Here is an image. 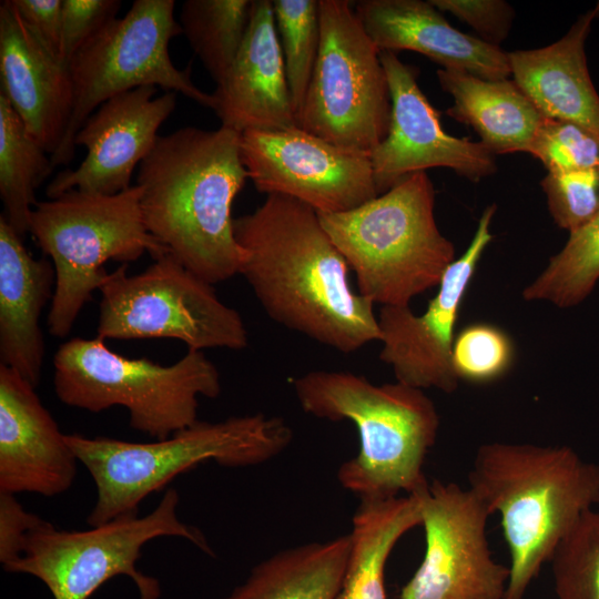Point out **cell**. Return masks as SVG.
Listing matches in <instances>:
<instances>
[{"label":"cell","instance_id":"7a4b0ae2","mask_svg":"<svg viewBox=\"0 0 599 599\" xmlns=\"http://www.w3.org/2000/svg\"><path fill=\"white\" fill-rule=\"evenodd\" d=\"M247 179L240 132L186 126L160 135L138 170L145 227L205 282L227 281L243 260L232 204Z\"/></svg>","mask_w":599,"mask_h":599},{"label":"cell","instance_id":"7c38bea8","mask_svg":"<svg viewBox=\"0 0 599 599\" xmlns=\"http://www.w3.org/2000/svg\"><path fill=\"white\" fill-rule=\"evenodd\" d=\"M348 0H318L321 43L297 126L370 153L387 135L392 99L380 51Z\"/></svg>","mask_w":599,"mask_h":599},{"label":"cell","instance_id":"e575fe53","mask_svg":"<svg viewBox=\"0 0 599 599\" xmlns=\"http://www.w3.org/2000/svg\"><path fill=\"white\" fill-rule=\"evenodd\" d=\"M120 0H62L61 58L71 59L118 17Z\"/></svg>","mask_w":599,"mask_h":599},{"label":"cell","instance_id":"3957f363","mask_svg":"<svg viewBox=\"0 0 599 599\" xmlns=\"http://www.w3.org/2000/svg\"><path fill=\"white\" fill-rule=\"evenodd\" d=\"M468 483L500 517L510 557L504 599H525L561 541L599 504V465L566 445L483 444Z\"/></svg>","mask_w":599,"mask_h":599},{"label":"cell","instance_id":"d4e9b609","mask_svg":"<svg viewBox=\"0 0 599 599\" xmlns=\"http://www.w3.org/2000/svg\"><path fill=\"white\" fill-rule=\"evenodd\" d=\"M351 551L349 534L276 552L223 599H336Z\"/></svg>","mask_w":599,"mask_h":599},{"label":"cell","instance_id":"30bf717a","mask_svg":"<svg viewBox=\"0 0 599 599\" xmlns=\"http://www.w3.org/2000/svg\"><path fill=\"white\" fill-rule=\"evenodd\" d=\"M126 268L122 264L109 273L99 288L98 337L173 338L196 351L247 346L241 314L170 253L138 274L130 275Z\"/></svg>","mask_w":599,"mask_h":599},{"label":"cell","instance_id":"8d00e7d4","mask_svg":"<svg viewBox=\"0 0 599 599\" xmlns=\"http://www.w3.org/2000/svg\"><path fill=\"white\" fill-rule=\"evenodd\" d=\"M12 3L17 9L20 18L22 19L27 28L37 38V40L52 55L62 61V0H12Z\"/></svg>","mask_w":599,"mask_h":599},{"label":"cell","instance_id":"f546056e","mask_svg":"<svg viewBox=\"0 0 599 599\" xmlns=\"http://www.w3.org/2000/svg\"><path fill=\"white\" fill-rule=\"evenodd\" d=\"M272 4L297 121L319 51L318 0H274Z\"/></svg>","mask_w":599,"mask_h":599},{"label":"cell","instance_id":"4dcf8cb0","mask_svg":"<svg viewBox=\"0 0 599 599\" xmlns=\"http://www.w3.org/2000/svg\"><path fill=\"white\" fill-rule=\"evenodd\" d=\"M557 599H599V511L586 512L551 560Z\"/></svg>","mask_w":599,"mask_h":599},{"label":"cell","instance_id":"f1b7e54d","mask_svg":"<svg viewBox=\"0 0 599 599\" xmlns=\"http://www.w3.org/2000/svg\"><path fill=\"white\" fill-rule=\"evenodd\" d=\"M599 281V212L569 233L564 247L549 258L542 272L522 290L528 302H549L570 308L583 302Z\"/></svg>","mask_w":599,"mask_h":599},{"label":"cell","instance_id":"d590c367","mask_svg":"<svg viewBox=\"0 0 599 599\" xmlns=\"http://www.w3.org/2000/svg\"><path fill=\"white\" fill-rule=\"evenodd\" d=\"M440 12L467 23L484 42L499 47L507 38L515 12L502 0H429Z\"/></svg>","mask_w":599,"mask_h":599},{"label":"cell","instance_id":"cb8c5ba5","mask_svg":"<svg viewBox=\"0 0 599 599\" xmlns=\"http://www.w3.org/2000/svg\"><path fill=\"white\" fill-rule=\"evenodd\" d=\"M436 74L454 100L447 115L471 126L494 155L528 153L544 116L514 80H487L441 68Z\"/></svg>","mask_w":599,"mask_h":599},{"label":"cell","instance_id":"d6986e66","mask_svg":"<svg viewBox=\"0 0 599 599\" xmlns=\"http://www.w3.org/2000/svg\"><path fill=\"white\" fill-rule=\"evenodd\" d=\"M212 97L221 125L236 132L297 126L272 1H253L241 49Z\"/></svg>","mask_w":599,"mask_h":599},{"label":"cell","instance_id":"277c9868","mask_svg":"<svg viewBox=\"0 0 599 599\" xmlns=\"http://www.w3.org/2000/svg\"><path fill=\"white\" fill-rule=\"evenodd\" d=\"M292 387L305 413L356 426L359 449L342 463L337 480L361 501L414 495L428 485L424 465L439 415L423 389L397 380L376 385L345 370H311Z\"/></svg>","mask_w":599,"mask_h":599},{"label":"cell","instance_id":"9c48e42d","mask_svg":"<svg viewBox=\"0 0 599 599\" xmlns=\"http://www.w3.org/2000/svg\"><path fill=\"white\" fill-rule=\"evenodd\" d=\"M179 494L165 490L146 516L125 515L89 530H62L40 520L24 538L20 556L4 566L9 572L41 580L53 599H89L116 576H126L140 599H159V581L141 572L136 562L143 546L164 536L181 537L212 555L203 534L177 517Z\"/></svg>","mask_w":599,"mask_h":599},{"label":"cell","instance_id":"6da1fadb","mask_svg":"<svg viewBox=\"0 0 599 599\" xmlns=\"http://www.w3.org/2000/svg\"><path fill=\"white\" fill-rule=\"evenodd\" d=\"M240 273L274 322L343 354L380 338L374 304L355 292L348 264L309 205L268 194L233 222Z\"/></svg>","mask_w":599,"mask_h":599},{"label":"cell","instance_id":"1f68e13d","mask_svg":"<svg viewBox=\"0 0 599 599\" xmlns=\"http://www.w3.org/2000/svg\"><path fill=\"white\" fill-rule=\"evenodd\" d=\"M509 335L488 323L465 326L455 336L451 364L458 379L484 384L502 377L514 363Z\"/></svg>","mask_w":599,"mask_h":599},{"label":"cell","instance_id":"4fadbf2b","mask_svg":"<svg viewBox=\"0 0 599 599\" xmlns=\"http://www.w3.org/2000/svg\"><path fill=\"white\" fill-rule=\"evenodd\" d=\"M415 495L426 547L399 599H504L509 567L491 555L483 501L469 488L440 480Z\"/></svg>","mask_w":599,"mask_h":599},{"label":"cell","instance_id":"74e56055","mask_svg":"<svg viewBox=\"0 0 599 599\" xmlns=\"http://www.w3.org/2000/svg\"><path fill=\"white\" fill-rule=\"evenodd\" d=\"M41 517L27 511L14 495L0 493V561L18 559L26 536Z\"/></svg>","mask_w":599,"mask_h":599},{"label":"cell","instance_id":"ffe728a7","mask_svg":"<svg viewBox=\"0 0 599 599\" xmlns=\"http://www.w3.org/2000/svg\"><path fill=\"white\" fill-rule=\"evenodd\" d=\"M0 93L27 131L53 154L72 112L71 75L27 28L12 0L0 2Z\"/></svg>","mask_w":599,"mask_h":599},{"label":"cell","instance_id":"44dd1931","mask_svg":"<svg viewBox=\"0 0 599 599\" xmlns=\"http://www.w3.org/2000/svg\"><path fill=\"white\" fill-rule=\"evenodd\" d=\"M355 13L379 51L409 50L441 65L487 80L511 75L508 52L454 28L422 0H361Z\"/></svg>","mask_w":599,"mask_h":599},{"label":"cell","instance_id":"4316f807","mask_svg":"<svg viewBox=\"0 0 599 599\" xmlns=\"http://www.w3.org/2000/svg\"><path fill=\"white\" fill-rule=\"evenodd\" d=\"M47 151L30 135L0 93V196L2 215L20 237L29 233L35 189L52 173Z\"/></svg>","mask_w":599,"mask_h":599},{"label":"cell","instance_id":"7402d4cb","mask_svg":"<svg viewBox=\"0 0 599 599\" xmlns=\"http://www.w3.org/2000/svg\"><path fill=\"white\" fill-rule=\"evenodd\" d=\"M598 17L599 2L558 41L508 52V57L512 80L544 118L572 122L599 141V94L586 57V41Z\"/></svg>","mask_w":599,"mask_h":599},{"label":"cell","instance_id":"8992f818","mask_svg":"<svg viewBox=\"0 0 599 599\" xmlns=\"http://www.w3.org/2000/svg\"><path fill=\"white\" fill-rule=\"evenodd\" d=\"M321 223L355 274L357 292L374 305L406 306L438 286L455 246L435 219V189L426 172Z\"/></svg>","mask_w":599,"mask_h":599},{"label":"cell","instance_id":"ba28073f","mask_svg":"<svg viewBox=\"0 0 599 599\" xmlns=\"http://www.w3.org/2000/svg\"><path fill=\"white\" fill-rule=\"evenodd\" d=\"M140 199L135 184L113 195L71 190L34 205L29 233L55 272L47 318L52 336L70 333L108 277L106 262L128 264L144 253L153 258L169 253L146 230Z\"/></svg>","mask_w":599,"mask_h":599},{"label":"cell","instance_id":"8fae6325","mask_svg":"<svg viewBox=\"0 0 599 599\" xmlns=\"http://www.w3.org/2000/svg\"><path fill=\"white\" fill-rule=\"evenodd\" d=\"M174 0H135L87 43L68 63L73 89L71 116L51 167L69 164L74 139L88 118L109 99L140 88L161 87L212 109V93L199 89L191 68L177 69L169 54L170 40L182 33Z\"/></svg>","mask_w":599,"mask_h":599},{"label":"cell","instance_id":"5b68a950","mask_svg":"<svg viewBox=\"0 0 599 599\" xmlns=\"http://www.w3.org/2000/svg\"><path fill=\"white\" fill-rule=\"evenodd\" d=\"M65 437L97 487V501L88 517L93 527L136 515L146 497L201 463L214 460L226 467L263 464L288 447L293 430L282 417L256 413L214 423L197 419L150 443L80 434Z\"/></svg>","mask_w":599,"mask_h":599},{"label":"cell","instance_id":"52a82bcc","mask_svg":"<svg viewBox=\"0 0 599 599\" xmlns=\"http://www.w3.org/2000/svg\"><path fill=\"white\" fill-rule=\"evenodd\" d=\"M54 392L65 405L92 413L114 406L129 412V425L164 439L197 420L199 396L216 398L221 375L203 351L187 349L176 363L129 358L104 339L74 337L53 357Z\"/></svg>","mask_w":599,"mask_h":599},{"label":"cell","instance_id":"83f0119b","mask_svg":"<svg viewBox=\"0 0 599 599\" xmlns=\"http://www.w3.org/2000/svg\"><path fill=\"white\" fill-rule=\"evenodd\" d=\"M252 0H186L179 16L182 33L215 81L227 77L244 41Z\"/></svg>","mask_w":599,"mask_h":599},{"label":"cell","instance_id":"2e32d148","mask_svg":"<svg viewBox=\"0 0 599 599\" xmlns=\"http://www.w3.org/2000/svg\"><path fill=\"white\" fill-rule=\"evenodd\" d=\"M392 99L386 138L369 153L374 180L383 194L405 177L447 167L473 182L497 172L495 156L481 142L445 132L439 112L420 90L418 70L395 52L380 51Z\"/></svg>","mask_w":599,"mask_h":599},{"label":"cell","instance_id":"d6a6232c","mask_svg":"<svg viewBox=\"0 0 599 599\" xmlns=\"http://www.w3.org/2000/svg\"><path fill=\"white\" fill-rule=\"evenodd\" d=\"M540 186L555 224L569 233L599 212V167L548 172Z\"/></svg>","mask_w":599,"mask_h":599},{"label":"cell","instance_id":"836d02e7","mask_svg":"<svg viewBox=\"0 0 599 599\" xmlns=\"http://www.w3.org/2000/svg\"><path fill=\"white\" fill-rule=\"evenodd\" d=\"M528 153L548 172L599 167V141L569 121L544 118Z\"/></svg>","mask_w":599,"mask_h":599},{"label":"cell","instance_id":"5bb4252c","mask_svg":"<svg viewBox=\"0 0 599 599\" xmlns=\"http://www.w3.org/2000/svg\"><path fill=\"white\" fill-rule=\"evenodd\" d=\"M241 158L258 192L298 200L319 214L346 212L378 196L369 153L298 126L241 133Z\"/></svg>","mask_w":599,"mask_h":599},{"label":"cell","instance_id":"484cf974","mask_svg":"<svg viewBox=\"0 0 599 599\" xmlns=\"http://www.w3.org/2000/svg\"><path fill=\"white\" fill-rule=\"evenodd\" d=\"M420 522L415 494L361 501L352 518L351 551L336 599H386L388 557L399 539Z\"/></svg>","mask_w":599,"mask_h":599},{"label":"cell","instance_id":"ac0fdd59","mask_svg":"<svg viewBox=\"0 0 599 599\" xmlns=\"http://www.w3.org/2000/svg\"><path fill=\"white\" fill-rule=\"evenodd\" d=\"M35 387L0 364V493L67 491L78 459Z\"/></svg>","mask_w":599,"mask_h":599},{"label":"cell","instance_id":"9a60e30c","mask_svg":"<svg viewBox=\"0 0 599 599\" xmlns=\"http://www.w3.org/2000/svg\"><path fill=\"white\" fill-rule=\"evenodd\" d=\"M496 211V204L484 210L469 245L447 267L423 314L413 313L409 305L379 309V358L392 367L397 382L447 394L457 389L459 379L451 364L455 327L465 294L493 241L490 225Z\"/></svg>","mask_w":599,"mask_h":599},{"label":"cell","instance_id":"603a6c76","mask_svg":"<svg viewBox=\"0 0 599 599\" xmlns=\"http://www.w3.org/2000/svg\"><path fill=\"white\" fill-rule=\"evenodd\" d=\"M22 240L1 215L0 364L37 387L44 357L40 317L53 298L55 272L51 261L34 258Z\"/></svg>","mask_w":599,"mask_h":599},{"label":"cell","instance_id":"e0dca14e","mask_svg":"<svg viewBox=\"0 0 599 599\" xmlns=\"http://www.w3.org/2000/svg\"><path fill=\"white\" fill-rule=\"evenodd\" d=\"M156 91L140 87L102 103L74 139L75 148L87 149L85 159L51 180L48 199L71 190L113 195L131 187L134 169L151 153L159 128L175 109V92L154 98Z\"/></svg>","mask_w":599,"mask_h":599}]
</instances>
